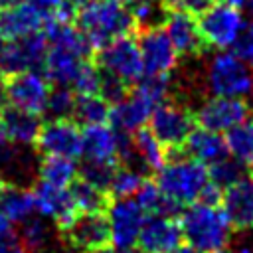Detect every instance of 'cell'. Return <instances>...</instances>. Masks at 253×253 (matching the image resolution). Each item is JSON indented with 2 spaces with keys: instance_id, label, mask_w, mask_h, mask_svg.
I'll use <instances>...</instances> for the list:
<instances>
[{
  "instance_id": "6da1fadb",
  "label": "cell",
  "mask_w": 253,
  "mask_h": 253,
  "mask_svg": "<svg viewBox=\"0 0 253 253\" xmlns=\"http://www.w3.org/2000/svg\"><path fill=\"white\" fill-rule=\"evenodd\" d=\"M91 47H103L115 38L128 36L134 22L121 0H77L75 18Z\"/></svg>"
},
{
  "instance_id": "7a4b0ae2",
  "label": "cell",
  "mask_w": 253,
  "mask_h": 253,
  "mask_svg": "<svg viewBox=\"0 0 253 253\" xmlns=\"http://www.w3.org/2000/svg\"><path fill=\"white\" fill-rule=\"evenodd\" d=\"M180 227L186 243L202 253H213L229 243L233 231L221 206L194 202L180 211Z\"/></svg>"
},
{
  "instance_id": "3957f363",
  "label": "cell",
  "mask_w": 253,
  "mask_h": 253,
  "mask_svg": "<svg viewBox=\"0 0 253 253\" xmlns=\"http://www.w3.org/2000/svg\"><path fill=\"white\" fill-rule=\"evenodd\" d=\"M154 182L170 202L186 208L200 200L202 192L210 184V174L206 164L190 158L188 154L174 152V156L156 172Z\"/></svg>"
},
{
  "instance_id": "277c9868",
  "label": "cell",
  "mask_w": 253,
  "mask_h": 253,
  "mask_svg": "<svg viewBox=\"0 0 253 253\" xmlns=\"http://www.w3.org/2000/svg\"><path fill=\"white\" fill-rule=\"evenodd\" d=\"M204 81L211 95L237 99L253 95V67L227 49H219L210 57Z\"/></svg>"
},
{
  "instance_id": "5b68a950",
  "label": "cell",
  "mask_w": 253,
  "mask_h": 253,
  "mask_svg": "<svg viewBox=\"0 0 253 253\" xmlns=\"http://www.w3.org/2000/svg\"><path fill=\"white\" fill-rule=\"evenodd\" d=\"M194 115L180 103L162 101L150 113L148 125L154 138L166 148V152H182V146L194 130Z\"/></svg>"
},
{
  "instance_id": "8992f818",
  "label": "cell",
  "mask_w": 253,
  "mask_h": 253,
  "mask_svg": "<svg viewBox=\"0 0 253 253\" xmlns=\"http://www.w3.org/2000/svg\"><path fill=\"white\" fill-rule=\"evenodd\" d=\"M198 30L204 40V43L215 47V49H227L233 47L237 42L245 20L239 12V8L217 2L210 4L202 14H198Z\"/></svg>"
},
{
  "instance_id": "52a82bcc",
  "label": "cell",
  "mask_w": 253,
  "mask_h": 253,
  "mask_svg": "<svg viewBox=\"0 0 253 253\" xmlns=\"http://www.w3.org/2000/svg\"><path fill=\"white\" fill-rule=\"evenodd\" d=\"M99 65L105 73L119 77L126 85L138 83L140 77L144 75L138 42H134L128 36L115 38L113 42L99 47Z\"/></svg>"
},
{
  "instance_id": "ba28073f",
  "label": "cell",
  "mask_w": 253,
  "mask_h": 253,
  "mask_svg": "<svg viewBox=\"0 0 253 253\" xmlns=\"http://www.w3.org/2000/svg\"><path fill=\"white\" fill-rule=\"evenodd\" d=\"M4 77V75H2ZM4 95L6 103L30 113H43L47 95H49V79L36 69L6 75L4 77Z\"/></svg>"
},
{
  "instance_id": "9c48e42d",
  "label": "cell",
  "mask_w": 253,
  "mask_h": 253,
  "mask_svg": "<svg viewBox=\"0 0 253 253\" xmlns=\"http://www.w3.org/2000/svg\"><path fill=\"white\" fill-rule=\"evenodd\" d=\"M34 146L42 156L75 160L81 156V128L69 119H47V123L40 126Z\"/></svg>"
},
{
  "instance_id": "30bf717a",
  "label": "cell",
  "mask_w": 253,
  "mask_h": 253,
  "mask_svg": "<svg viewBox=\"0 0 253 253\" xmlns=\"http://www.w3.org/2000/svg\"><path fill=\"white\" fill-rule=\"evenodd\" d=\"M45 51H47V40L45 34L42 32L30 34L26 38L10 40L0 47V73L6 77L36 69L43 63Z\"/></svg>"
},
{
  "instance_id": "8fae6325",
  "label": "cell",
  "mask_w": 253,
  "mask_h": 253,
  "mask_svg": "<svg viewBox=\"0 0 253 253\" xmlns=\"http://www.w3.org/2000/svg\"><path fill=\"white\" fill-rule=\"evenodd\" d=\"M249 117V105L245 99L211 95L194 113V121L208 130L227 132Z\"/></svg>"
},
{
  "instance_id": "7c38bea8",
  "label": "cell",
  "mask_w": 253,
  "mask_h": 253,
  "mask_svg": "<svg viewBox=\"0 0 253 253\" xmlns=\"http://www.w3.org/2000/svg\"><path fill=\"white\" fill-rule=\"evenodd\" d=\"M32 194H34L36 211H40L43 217H49L55 223L57 233L67 229L73 223V219L79 215V210L75 208L69 186L61 188V186H53L43 180H38L34 184Z\"/></svg>"
},
{
  "instance_id": "4fadbf2b",
  "label": "cell",
  "mask_w": 253,
  "mask_h": 253,
  "mask_svg": "<svg viewBox=\"0 0 253 253\" xmlns=\"http://www.w3.org/2000/svg\"><path fill=\"white\" fill-rule=\"evenodd\" d=\"M107 219L111 227V241L117 245V249H123V247L136 245L146 213L136 200L119 198L115 202L111 200L107 208Z\"/></svg>"
},
{
  "instance_id": "5bb4252c",
  "label": "cell",
  "mask_w": 253,
  "mask_h": 253,
  "mask_svg": "<svg viewBox=\"0 0 253 253\" xmlns=\"http://www.w3.org/2000/svg\"><path fill=\"white\" fill-rule=\"evenodd\" d=\"M138 49L142 55L144 75H170L178 63V51L160 26L140 32Z\"/></svg>"
},
{
  "instance_id": "9a60e30c",
  "label": "cell",
  "mask_w": 253,
  "mask_h": 253,
  "mask_svg": "<svg viewBox=\"0 0 253 253\" xmlns=\"http://www.w3.org/2000/svg\"><path fill=\"white\" fill-rule=\"evenodd\" d=\"M182 241L184 235L176 215H150L142 223L136 247L142 253H176Z\"/></svg>"
},
{
  "instance_id": "2e32d148",
  "label": "cell",
  "mask_w": 253,
  "mask_h": 253,
  "mask_svg": "<svg viewBox=\"0 0 253 253\" xmlns=\"http://www.w3.org/2000/svg\"><path fill=\"white\" fill-rule=\"evenodd\" d=\"M154 107L156 103L148 95H144L138 87H134V91L126 93L123 99L111 105L109 123L117 132L132 134L138 128H144Z\"/></svg>"
},
{
  "instance_id": "e0dca14e",
  "label": "cell",
  "mask_w": 253,
  "mask_h": 253,
  "mask_svg": "<svg viewBox=\"0 0 253 253\" xmlns=\"http://www.w3.org/2000/svg\"><path fill=\"white\" fill-rule=\"evenodd\" d=\"M233 231L243 233L253 227V180L241 176L221 190L219 202Z\"/></svg>"
},
{
  "instance_id": "ac0fdd59",
  "label": "cell",
  "mask_w": 253,
  "mask_h": 253,
  "mask_svg": "<svg viewBox=\"0 0 253 253\" xmlns=\"http://www.w3.org/2000/svg\"><path fill=\"white\" fill-rule=\"evenodd\" d=\"M59 235L67 243V247L77 251L109 245L111 227H109L107 213H79L67 229L59 231Z\"/></svg>"
},
{
  "instance_id": "d6986e66",
  "label": "cell",
  "mask_w": 253,
  "mask_h": 253,
  "mask_svg": "<svg viewBox=\"0 0 253 253\" xmlns=\"http://www.w3.org/2000/svg\"><path fill=\"white\" fill-rule=\"evenodd\" d=\"M47 12L36 2H22L0 8V40L10 42L40 32L47 22Z\"/></svg>"
},
{
  "instance_id": "ffe728a7",
  "label": "cell",
  "mask_w": 253,
  "mask_h": 253,
  "mask_svg": "<svg viewBox=\"0 0 253 253\" xmlns=\"http://www.w3.org/2000/svg\"><path fill=\"white\" fill-rule=\"evenodd\" d=\"M81 156L85 162H119V132L107 125H85L81 130Z\"/></svg>"
},
{
  "instance_id": "44dd1931",
  "label": "cell",
  "mask_w": 253,
  "mask_h": 253,
  "mask_svg": "<svg viewBox=\"0 0 253 253\" xmlns=\"http://www.w3.org/2000/svg\"><path fill=\"white\" fill-rule=\"evenodd\" d=\"M162 28L170 42L174 43L176 51L182 55H198L202 51L204 40L198 30V22L192 14L180 12V10H168Z\"/></svg>"
},
{
  "instance_id": "7402d4cb",
  "label": "cell",
  "mask_w": 253,
  "mask_h": 253,
  "mask_svg": "<svg viewBox=\"0 0 253 253\" xmlns=\"http://www.w3.org/2000/svg\"><path fill=\"white\" fill-rule=\"evenodd\" d=\"M0 117L4 123L8 142L18 146H32L36 142V136L42 126L36 113H30L6 103L4 107H0Z\"/></svg>"
},
{
  "instance_id": "603a6c76",
  "label": "cell",
  "mask_w": 253,
  "mask_h": 253,
  "mask_svg": "<svg viewBox=\"0 0 253 253\" xmlns=\"http://www.w3.org/2000/svg\"><path fill=\"white\" fill-rule=\"evenodd\" d=\"M87 59V55H81L77 51L59 47V45H47L45 57H43V69L45 77L57 85L71 87L81 63Z\"/></svg>"
},
{
  "instance_id": "cb8c5ba5",
  "label": "cell",
  "mask_w": 253,
  "mask_h": 253,
  "mask_svg": "<svg viewBox=\"0 0 253 253\" xmlns=\"http://www.w3.org/2000/svg\"><path fill=\"white\" fill-rule=\"evenodd\" d=\"M182 152L206 166L229 156L225 138L219 132H213V130H208L202 126L198 130L190 132V136L186 138V142L182 146Z\"/></svg>"
},
{
  "instance_id": "d4e9b609",
  "label": "cell",
  "mask_w": 253,
  "mask_h": 253,
  "mask_svg": "<svg viewBox=\"0 0 253 253\" xmlns=\"http://www.w3.org/2000/svg\"><path fill=\"white\" fill-rule=\"evenodd\" d=\"M34 211H36V204H34L32 190H28L16 182L2 180V184H0V215H4L12 223H22L30 215H34Z\"/></svg>"
},
{
  "instance_id": "484cf974",
  "label": "cell",
  "mask_w": 253,
  "mask_h": 253,
  "mask_svg": "<svg viewBox=\"0 0 253 253\" xmlns=\"http://www.w3.org/2000/svg\"><path fill=\"white\" fill-rule=\"evenodd\" d=\"M132 166L140 162L148 172H158L166 162V148L154 138V134L146 128H138L132 132Z\"/></svg>"
},
{
  "instance_id": "4316f807",
  "label": "cell",
  "mask_w": 253,
  "mask_h": 253,
  "mask_svg": "<svg viewBox=\"0 0 253 253\" xmlns=\"http://www.w3.org/2000/svg\"><path fill=\"white\" fill-rule=\"evenodd\" d=\"M69 192H71V198H73L79 213H107V208L113 200L107 190H103L79 176L71 182Z\"/></svg>"
},
{
  "instance_id": "83f0119b",
  "label": "cell",
  "mask_w": 253,
  "mask_h": 253,
  "mask_svg": "<svg viewBox=\"0 0 253 253\" xmlns=\"http://www.w3.org/2000/svg\"><path fill=\"white\" fill-rule=\"evenodd\" d=\"M38 176H40V180H43L47 184L67 188L79 176V168L75 166L73 158L43 156V160L38 164Z\"/></svg>"
},
{
  "instance_id": "f1b7e54d",
  "label": "cell",
  "mask_w": 253,
  "mask_h": 253,
  "mask_svg": "<svg viewBox=\"0 0 253 253\" xmlns=\"http://www.w3.org/2000/svg\"><path fill=\"white\" fill-rule=\"evenodd\" d=\"M134 196L146 215H176L182 211V208L170 202L152 180H144Z\"/></svg>"
},
{
  "instance_id": "f546056e",
  "label": "cell",
  "mask_w": 253,
  "mask_h": 253,
  "mask_svg": "<svg viewBox=\"0 0 253 253\" xmlns=\"http://www.w3.org/2000/svg\"><path fill=\"white\" fill-rule=\"evenodd\" d=\"M20 241H22L24 249H28L30 253H45L51 249L53 229L47 225L45 219L30 215L26 221H22Z\"/></svg>"
},
{
  "instance_id": "4dcf8cb0",
  "label": "cell",
  "mask_w": 253,
  "mask_h": 253,
  "mask_svg": "<svg viewBox=\"0 0 253 253\" xmlns=\"http://www.w3.org/2000/svg\"><path fill=\"white\" fill-rule=\"evenodd\" d=\"M227 152L243 164H253V119H245L225 132Z\"/></svg>"
},
{
  "instance_id": "1f68e13d",
  "label": "cell",
  "mask_w": 253,
  "mask_h": 253,
  "mask_svg": "<svg viewBox=\"0 0 253 253\" xmlns=\"http://www.w3.org/2000/svg\"><path fill=\"white\" fill-rule=\"evenodd\" d=\"M109 111H111V105L99 93L77 95L71 117H75V121L81 125H101L109 121Z\"/></svg>"
},
{
  "instance_id": "d6a6232c",
  "label": "cell",
  "mask_w": 253,
  "mask_h": 253,
  "mask_svg": "<svg viewBox=\"0 0 253 253\" xmlns=\"http://www.w3.org/2000/svg\"><path fill=\"white\" fill-rule=\"evenodd\" d=\"M144 182V176L138 168L134 166H128V164H123V166H117L115 174H113V180L109 184V196L119 200V198H132L138 188L142 186Z\"/></svg>"
},
{
  "instance_id": "836d02e7",
  "label": "cell",
  "mask_w": 253,
  "mask_h": 253,
  "mask_svg": "<svg viewBox=\"0 0 253 253\" xmlns=\"http://www.w3.org/2000/svg\"><path fill=\"white\" fill-rule=\"evenodd\" d=\"M75 99H77V95L73 93L71 87L57 85L55 89H49L43 113L47 115V119H69L73 115Z\"/></svg>"
},
{
  "instance_id": "e575fe53",
  "label": "cell",
  "mask_w": 253,
  "mask_h": 253,
  "mask_svg": "<svg viewBox=\"0 0 253 253\" xmlns=\"http://www.w3.org/2000/svg\"><path fill=\"white\" fill-rule=\"evenodd\" d=\"M208 174H210V180L215 186L225 188V186H229L231 182H235V180H239L243 176V162H239L233 156H225V158L210 164L208 166Z\"/></svg>"
},
{
  "instance_id": "d590c367",
  "label": "cell",
  "mask_w": 253,
  "mask_h": 253,
  "mask_svg": "<svg viewBox=\"0 0 253 253\" xmlns=\"http://www.w3.org/2000/svg\"><path fill=\"white\" fill-rule=\"evenodd\" d=\"M99 85H101V69L91 63L89 59H85L71 83V89L75 95H95L99 93Z\"/></svg>"
},
{
  "instance_id": "8d00e7d4",
  "label": "cell",
  "mask_w": 253,
  "mask_h": 253,
  "mask_svg": "<svg viewBox=\"0 0 253 253\" xmlns=\"http://www.w3.org/2000/svg\"><path fill=\"white\" fill-rule=\"evenodd\" d=\"M117 166H119L117 162H83V168L79 170V178L109 192V184L113 180Z\"/></svg>"
},
{
  "instance_id": "74e56055",
  "label": "cell",
  "mask_w": 253,
  "mask_h": 253,
  "mask_svg": "<svg viewBox=\"0 0 253 253\" xmlns=\"http://www.w3.org/2000/svg\"><path fill=\"white\" fill-rule=\"evenodd\" d=\"M99 95L109 103H117L119 99H123L126 95V83L121 81L119 77L111 75V73H105L101 71V85H99Z\"/></svg>"
},
{
  "instance_id": "f35d334b",
  "label": "cell",
  "mask_w": 253,
  "mask_h": 253,
  "mask_svg": "<svg viewBox=\"0 0 253 253\" xmlns=\"http://www.w3.org/2000/svg\"><path fill=\"white\" fill-rule=\"evenodd\" d=\"M233 53L253 67V22L243 26L237 42L233 43Z\"/></svg>"
},
{
  "instance_id": "ab89813d",
  "label": "cell",
  "mask_w": 253,
  "mask_h": 253,
  "mask_svg": "<svg viewBox=\"0 0 253 253\" xmlns=\"http://www.w3.org/2000/svg\"><path fill=\"white\" fill-rule=\"evenodd\" d=\"M210 4H211V0H164V6L168 10H180V12H188L192 16L202 14Z\"/></svg>"
},
{
  "instance_id": "60d3db41",
  "label": "cell",
  "mask_w": 253,
  "mask_h": 253,
  "mask_svg": "<svg viewBox=\"0 0 253 253\" xmlns=\"http://www.w3.org/2000/svg\"><path fill=\"white\" fill-rule=\"evenodd\" d=\"M16 231L12 227V221H8L4 215H0V241L4 243H16Z\"/></svg>"
},
{
  "instance_id": "b9f144b4",
  "label": "cell",
  "mask_w": 253,
  "mask_h": 253,
  "mask_svg": "<svg viewBox=\"0 0 253 253\" xmlns=\"http://www.w3.org/2000/svg\"><path fill=\"white\" fill-rule=\"evenodd\" d=\"M32 2H36V4H38L40 8H43L47 14H49V12L59 4V0H32Z\"/></svg>"
},
{
  "instance_id": "7bdbcfd3",
  "label": "cell",
  "mask_w": 253,
  "mask_h": 253,
  "mask_svg": "<svg viewBox=\"0 0 253 253\" xmlns=\"http://www.w3.org/2000/svg\"><path fill=\"white\" fill-rule=\"evenodd\" d=\"M81 253H117V249H113L111 245H101V247H93V249H87Z\"/></svg>"
},
{
  "instance_id": "ee69618b",
  "label": "cell",
  "mask_w": 253,
  "mask_h": 253,
  "mask_svg": "<svg viewBox=\"0 0 253 253\" xmlns=\"http://www.w3.org/2000/svg\"><path fill=\"white\" fill-rule=\"evenodd\" d=\"M121 2L130 10V8H136L140 4H148V2H156V0H121Z\"/></svg>"
},
{
  "instance_id": "f6af8a7d",
  "label": "cell",
  "mask_w": 253,
  "mask_h": 253,
  "mask_svg": "<svg viewBox=\"0 0 253 253\" xmlns=\"http://www.w3.org/2000/svg\"><path fill=\"white\" fill-rule=\"evenodd\" d=\"M22 2H28V0H0V8H10V6L22 4Z\"/></svg>"
},
{
  "instance_id": "bcb514c9",
  "label": "cell",
  "mask_w": 253,
  "mask_h": 253,
  "mask_svg": "<svg viewBox=\"0 0 253 253\" xmlns=\"http://www.w3.org/2000/svg\"><path fill=\"white\" fill-rule=\"evenodd\" d=\"M8 138H6V130H4V123H2V117H0V144H6Z\"/></svg>"
},
{
  "instance_id": "7dc6e473",
  "label": "cell",
  "mask_w": 253,
  "mask_h": 253,
  "mask_svg": "<svg viewBox=\"0 0 253 253\" xmlns=\"http://www.w3.org/2000/svg\"><path fill=\"white\" fill-rule=\"evenodd\" d=\"M219 2H223V4H229V6H235V8H239V6H245V0H219Z\"/></svg>"
},
{
  "instance_id": "c3c4849f",
  "label": "cell",
  "mask_w": 253,
  "mask_h": 253,
  "mask_svg": "<svg viewBox=\"0 0 253 253\" xmlns=\"http://www.w3.org/2000/svg\"><path fill=\"white\" fill-rule=\"evenodd\" d=\"M117 253H142L138 247H123V249H117Z\"/></svg>"
},
{
  "instance_id": "681fc988",
  "label": "cell",
  "mask_w": 253,
  "mask_h": 253,
  "mask_svg": "<svg viewBox=\"0 0 253 253\" xmlns=\"http://www.w3.org/2000/svg\"><path fill=\"white\" fill-rule=\"evenodd\" d=\"M176 253H202V251H198V249H194V247H190V245H186V247H180Z\"/></svg>"
},
{
  "instance_id": "f907efd6",
  "label": "cell",
  "mask_w": 253,
  "mask_h": 253,
  "mask_svg": "<svg viewBox=\"0 0 253 253\" xmlns=\"http://www.w3.org/2000/svg\"><path fill=\"white\" fill-rule=\"evenodd\" d=\"M10 253H30V251H28V249H24V247H16V245H14Z\"/></svg>"
},
{
  "instance_id": "816d5d0a",
  "label": "cell",
  "mask_w": 253,
  "mask_h": 253,
  "mask_svg": "<svg viewBox=\"0 0 253 253\" xmlns=\"http://www.w3.org/2000/svg\"><path fill=\"white\" fill-rule=\"evenodd\" d=\"M245 6H247V10H249V14L253 18V0H245Z\"/></svg>"
},
{
  "instance_id": "f5cc1de1",
  "label": "cell",
  "mask_w": 253,
  "mask_h": 253,
  "mask_svg": "<svg viewBox=\"0 0 253 253\" xmlns=\"http://www.w3.org/2000/svg\"><path fill=\"white\" fill-rule=\"evenodd\" d=\"M213 253H233V251H227V249L223 247V249H217V251H213Z\"/></svg>"
},
{
  "instance_id": "db71d44e",
  "label": "cell",
  "mask_w": 253,
  "mask_h": 253,
  "mask_svg": "<svg viewBox=\"0 0 253 253\" xmlns=\"http://www.w3.org/2000/svg\"><path fill=\"white\" fill-rule=\"evenodd\" d=\"M249 174H251V176H249V178H251V180H253V166H251V170H249Z\"/></svg>"
},
{
  "instance_id": "11a10c76",
  "label": "cell",
  "mask_w": 253,
  "mask_h": 253,
  "mask_svg": "<svg viewBox=\"0 0 253 253\" xmlns=\"http://www.w3.org/2000/svg\"><path fill=\"white\" fill-rule=\"evenodd\" d=\"M2 180H4V178H2V176H0V184H2Z\"/></svg>"
}]
</instances>
